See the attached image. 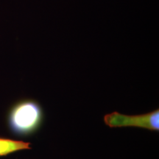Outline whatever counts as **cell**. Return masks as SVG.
I'll use <instances>...</instances> for the list:
<instances>
[{
  "label": "cell",
  "instance_id": "obj_3",
  "mask_svg": "<svg viewBox=\"0 0 159 159\" xmlns=\"http://www.w3.org/2000/svg\"><path fill=\"white\" fill-rule=\"evenodd\" d=\"M30 149L31 144L30 142L0 137V157L8 156L20 150Z\"/></svg>",
  "mask_w": 159,
  "mask_h": 159
},
{
  "label": "cell",
  "instance_id": "obj_1",
  "mask_svg": "<svg viewBox=\"0 0 159 159\" xmlns=\"http://www.w3.org/2000/svg\"><path fill=\"white\" fill-rule=\"evenodd\" d=\"M43 121L42 107L39 102L32 99H21L14 103L6 116L10 133L18 138H26L36 134Z\"/></svg>",
  "mask_w": 159,
  "mask_h": 159
},
{
  "label": "cell",
  "instance_id": "obj_2",
  "mask_svg": "<svg viewBox=\"0 0 159 159\" xmlns=\"http://www.w3.org/2000/svg\"><path fill=\"white\" fill-rule=\"evenodd\" d=\"M105 124L110 128L136 127L148 130H159V110L136 116H128L118 112H113L104 116Z\"/></svg>",
  "mask_w": 159,
  "mask_h": 159
}]
</instances>
